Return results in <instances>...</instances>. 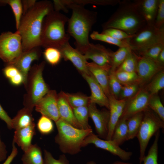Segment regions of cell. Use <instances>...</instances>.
Wrapping results in <instances>:
<instances>
[{
	"instance_id": "obj_1",
	"label": "cell",
	"mask_w": 164,
	"mask_h": 164,
	"mask_svg": "<svg viewBox=\"0 0 164 164\" xmlns=\"http://www.w3.org/2000/svg\"><path fill=\"white\" fill-rule=\"evenodd\" d=\"M54 10L50 1L36 2L34 6L23 15L18 31L22 38L23 51L40 46V37L45 18Z\"/></svg>"
},
{
	"instance_id": "obj_2",
	"label": "cell",
	"mask_w": 164,
	"mask_h": 164,
	"mask_svg": "<svg viewBox=\"0 0 164 164\" xmlns=\"http://www.w3.org/2000/svg\"><path fill=\"white\" fill-rule=\"evenodd\" d=\"M62 3L66 10L68 11L70 9L72 11L67 22V32L75 40L76 49L82 54L90 44L89 33L97 21V12L88 10L84 6Z\"/></svg>"
},
{
	"instance_id": "obj_3",
	"label": "cell",
	"mask_w": 164,
	"mask_h": 164,
	"mask_svg": "<svg viewBox=\"0 0 164 164\" xmlns=\"http://www.w3.org/2000/svg\"><path fill=\"white\" fill-rule=\"evenodd\" d=\"M118 4L116 11L101 25L102 30L115 28L133 36L146 24L133 1H121Z\"/></svg>"
},
{
	"instance_id": "obj_4",
	"label": "cell",
	"mask_w": 164,
	"mask_h": 164,
	"mask_svg": "<svg viewBox=\"0 0 164 164\" xmlns=\"http://www.w3.org/2000/svg\"><path fill=\"white\" fill-rule=\"evenodd\" d=\"M69 18L54 10L45 18L40 35V46L60 49L69 42L70 36L65 32V25Z\"/></svg>"
},
{
	"instance_id": "obj_5",
	"label": "cell",
	"mask_w": 164,
	"mask_h": 164,
	"mask_svg": "<svg viewBox=\"0 0 164 164\" xmlns=\"http://www.w3.org/2000/svg\"><path fill=\"white\" fill-rule=\"evenodd\" d=\"M55 122L57 133L55 137V141L61 152L71 155L80 152L83 142L87 136L93 132L92 128H78L60 118Z\"/></svg>"
},
{
	"instance_id": "obj_6",
	"label": "cell",
	"mask_w": 164,
	"mask_h": 164,
	"mask_svg": "<svg viewBox=\"0 0 164 164\" xmlns=\"http://www.w3.org/2000/svg\"><path fill=\"white\" fill-rule=\"evenodd\" d=\"M45 62L31 67L29 72L23 97L24 107L32 112L37 103L50 90L43 76Z\"/></svg>"
},
{
	"instance_id": "obj_7",
	"label": "cell",
	"mask_w": 164,
	"mask_h": 164,
	"mask_svg": "<svg viewBox=\"0 0 164 164\" xmlns=\"http://www.w3.org/2000/svg\"><path fill=\"white\" fill-rule=\"evenodd\" d=\"M164 128V121L150 108L143 111V117L137 135L139 144V164L145 156V152L150 139L160 129Z\"/></svg>"
},
{
	"instance_id": "obj_8",
	"label": "cell",
	"mask_w": 164,
	"mask_h": 164,
	"mask_svg": "<svg viewBox=\"0 0 164 164\" xmlns=\"http://www.w3.org/2000/svg\"><path fill=\"white\" fill-rule=\"evenodd\" d=\"M132 50H140L159 43H164V27L158 29L146 24L128 39Z\"/></svg>"
},
{
	"instance_id": "obj_9",
	"label": "cell",
	"mask_w": 164,
	"mask_h": 164,
	"mask_svg": "<svg viewBox=\"0 0 164 164\" xmlns=\"http://www.w3.org/2000/svg\"><path fill=\"white\" fill-rule=\"evenodd\" d=\"M23 52L21 37L18 31L0 35V58L6 64L16 60Z\"/></svg>"
},
{
	"instance_id": "obj_10",
	"label": "cell",
	"mask_w": 164,
	"mask_h": 164,
	"mask_svg": "<svg viewBox=\"0 0 164 164\" xmlns=\"http://www.w3.org/2000/svg\"><path fill=\"white\" fill-rule=\"evenodd\" d=\"M90 144H93L97 148L109 152L113 155L118 156L124 161L129 160L133 154L132 152L122 149L111 140H107L99 138L93 132L85 138L83 142L82 147H85Z\"/></svg>"
},
{
	"instance_id": "obj_11",
	"label": "cell",
	"mask_w": 164,
	"mask_h": 164,
	"mask_svg": "<svg viewBox=\"0 0 164 164\" xmlns=\"http://www.w3.org/2000/svg\"><path fill=\"white\" fill-rule=\"evenodd\" d=\"M150 96L146 89H139L134 96L126 99L124 110L120 118L127 120L134 114L147 110L149 108L148 102Z\"/></svg>"
},
{
	"instance_id": "obj_12",
	"label": "cell",
	"mask_w": 164,
	"mask_h": 164,
	"mask_svg": "<svg viewBox=\"0 0 164 164\" xmlns=\"http://www.w3.org/2000/svg\"><path fill=\"white\" fill-rule=\"evenodd\" d=\"M57 97L55 90H50L36 104L35 110L56 122L60 119Z\"/></svg>"
},
{
	"instance_id": "obj_13",
	"label": "cell",
	"mask_w": 164,
	"mask_h": 164,
	"mask_svg": "<svg viewBox=\"0 0 164 164\" xmlns=\"http://www.w3.org/2000/svg\"><path fill=\"white\" fill-rule=\"evenodd\" d=\"M88 107L89 116L94 123L97 135L101 138L106 139L108 131L109 111L106 109L100 110L94 103H89Z\"/></svg>"
},
{
	"instance_id": "obj_14",
	"label": "cell",
	"mask_w": 164,
	"mask_h": 164,
	"mask_svg": "<svg viewBox=\"0 0 164 164\" xmlns=\"http://www.w3.org/2000/svg\"><path fill=\"white\" fill-rule=\"evenodd\" d=\"M137 57L136 73L138 76L140 84L149 81L155 74L163 70L164 66L156 60L144 56H137Z\"/></svg>"
},
{
	"instance_id": "obj_15",
	"label": "cell",
	"mask_w": 164,
	"mask_h": 164,
	"mask_svg": "<svg viewBox=\"0 0 164 164\" xmlns=\"http://www.w3.org/2000/svg\"><path fill=\"white\" fill-rule=\"evenodd\" d=\"M111 52L102 45L90 43L82 54L87 60L91 59L95 64L110 70Z\"/></svg>"
},
{
	"instance_id": "obj_16",
	"label": "cell",
	"mask_w": 164,
	"mask_h": 164,
	"mask_svg": "<svg viewBox=\"0 0 164 164\" xmlns=\"http://www.w3.org/2000/svg\"><path fill=\"white\" fill-rule=\"evenodd\" d=\"M41 53L40 46L35 47L28 50L23 51L16 60L11 63L7 64L15 66L22 74L24 78L23 84L24 86L32 62L34 60H39Z\"/></svg>"
},
{
	"instance_id": "obj_17",
	"label": "cell",
	"mask_w": 164,
	"mask_h": 164,
	"mask_svg": "<svg viewBox=\"0 0 164 164\" xmlns=\"http://www.w3.org/2000/svg\"><path fill=\"white\" fill-rule=\"evenodd\" d=\"M62 58L65 60L70 61L81 74L89 73L87 66V60L84 55L68 42L59 49Z\"/></svg>"
},
{
	"instance_id": "obj_18",
	"label": "cell",
	"mask_w": 164,
	"mask_h": 164,
	"mask_svg": "<svg viewBox=\"0 0 164 164\" xmlns=\"http://www.w3.org/2000/svg\"><path fill=\"white\" fill-rule=\"evenodd\" d=\"M81 75L88 84L91 89V95L89 97V103L97 104L101 107H105L109 110L108 98L94 76L90 72L88 73Z\"/></svg>"
},
{
	"instance_id": "obj_19",
	"label": "cell",
	"mask_w": 164,
	"mask_h": 164,
	"mask_svg": "<svg viewBox=\"0 0 164 164\" xmlns=\"http://www.w3.org/2000/svg\"><path fill=\"white\" fill-rule=\"evenodd\" d=\"M136 8L146 24L154 26L158 7L159 0L133 1Z\"/></svg>"
},
{
	"instance_id": "obj_20",
	"label": "cell",
	"mask_w": 164,
	"mask_h": 164,
	"mask_svg": "<svg viewBox=\"0 0 164 164\" xmlns=\"http://www.w3.org/2000/svg\"><path fill=\"white\" fill-rule=\"evenodd\" d=\"M57 106L60 118L73 126L82 129L76 120L73 108L67 100L64 92L58 94Z\"/></svg>"
},
{
	"instance_id": "obj_21",
	"label": "cell",
	"mask_w": 164,
	"mask_h": 164,
	"mask_svg": "<svg viewBox=\"0 0 164 164\" xmlns=\"http://www.w3.org/2000/svg\"><path fill=\"white\" fill-rule=\"evenodd\" d=\"M35 127L34 122L27 127L15 130L13 142L20 147L24 152L32 144V140L36 134Z\"/></svg>"
},
{
	"instance_id": "obj_22",
	"label": "cell",
	"mask_w": 164,
	"mask_h": 164,
	"mask_svg": "<svg viewBox=\"0 0 164 164\" xmlns=\"http://www.w3.org/2000/svg\"><path fill=\"white\" fill-rule=\"evenodd\" d=\"M87 66L89 71L101 86L108 98L111 94L108 84L110 70L93 62H87Z\"/></svg>"
},
{
	"instance_id": "obj_23",
	"label": "cell",
	"mask_w": 164,
	"mask_h": 164,
	"mask_svg": "<svg viewBox=\"0 0 164 164\" xmlns=\"http://www.w3.org/2000/svg\"><path fill=\"white\" fill-rule=\"evenodd\" d=\"M32 112L24 107L12 119V128L16 130L27 127L34 122Z\"/></svg>"
},
{
	"instance_id": "obj_24",
	"label": "cell",
	"mask_w": 164,
	"mask_h": 164,
	"mask_svg": "<svg viewBox=\"0 0 164 164\" xmlns=\"http://www.w3.org/2000/svg\"><path fill=\"white\" fill-rule=\"evenodd\" d=\"M23 164H44L42 150L37 144H32L22 156Z\"/></svg>"
},
{
	"instance_id": "obj_25",
	"label": "cell",
	"mask_w": 164,
	"mask_h": 164,
	"mask_svg": "<svg viewBox=\"0 0 164 164\" xmlns=\"http://www.w3.org/2000/svg\"><path fill=\"white\" fill-rule=\"evenodd\" d=\"M128 133L127 120L120 118L115 125L111 140L120 146L128 141Z\"/></svg>"
},
{
	"instance_id": "obj_26",
	"label": "cell",
	"mask_w": 164,
	"mask_h": 164,
	"mask_svg": "<svg viewBox=\"0 0 164 164\" xmlns=\"http://www.w3.org/2000/svg\"><path fill=\"white\" fill-rule=\"evenodd\" d=\"M132 51L129 46L119 47L115 52L112 51L110 56L111 68L110 72H114Z\"/></svg>"
},
{
	"instance_id": "obj_27",
	"label": "cell",
	"mask_w": 164,
	"mask_h": 164,
	"mask_svg": "<svg viewBox=\"0 0 164 164\" xmlns=\"http://www.w3.org/2000/svg\"><path fill=\"white\" fill-rule=\"evenodd\" d=\"M143 117V111L137 113L127 120V140L136 137Z\"/></svg>"
},
{
	"instance_id": "obj_28",
	"label": "cell",
	"mask_w": 164,
	"mask_h": 164,
	"mask_svg": "<svg viewBox=\"0 0 164 164\" xmlns=\"http://www.w3.org/2000/svg\"><path fill=\"white\" fill-rule=\"evenodd\" d=\"M90 37L93 40L103 41L119 47L129 46L128 39L123 40L118 39L97 31H93Z\"/></svg>"
},
{
	"instance_id": "obj_29",
	"label": "cell",
	"mask_w": 164,
	"mask_h": 164,
	"mask_svg": "<svg viewBox=\"0 0 164 164\" xmlns=\"http://www.w3.org/2000/svg\"><path fill=\"white\" fill-rule=\"evenodd\" d=\"M88 106L73 108L75 118L82 129L91 128L88 123L89 116Z\"/></svg>"
},
{
	"instance_id": "obj_30",
	"label": "cell",
	"mask_w": 164,
	"mask_h": 164,
	"mask_svg": "<svg viewBox=\"0 0 164 164\" xmlns=\"http://www.w3.org/2000/svg\"><path fill=\"white\" fill-rule=\"evenodd\" d=\"M153 142L150 147L147 155H145L142 162V164H159L158 142L160 136V130L155 134Z\"/></svg>"
},
{
	"instance_id": "obj_31",
	"label": "cell",
	"mask_w": 164,
	"mask_h": 164,
	"mask_svg": "<svg viewBox=\"0 0 164 164\" xmlns=\"http://www.w3.org/2000/svg\"><path fill=\"white\" fill-rule=\"evenodd\" d=\"M109 101L110 119L108 131L105 140H111L115 125L120 118L114 106L111 94L108 97Z\"/></svg>"
},
{
	"instance_id": "obj_32",
	"label": "cell",
	"mask_w": 164,
	"mask_h": 164,
	"mask_svg": "<svg viewBox=\"0 0 164 164\" xmlns=\"http://www.w3.org/2000/svg\"><path fill=\"white\" fill-rule=\"evenodd\" d=\"M65 96L73 108L88 106L89 104V97L80 94H70L64 92Z\"/></svg>"
},
{
	"instance_id": "obj_33",
	"label": "cell",
	"mask_w": 164,
	"mask_h": 164,
	"mask_svg": "<svg viewBox=\"0 0 164 164\" xmlns=\"http://www.w3.org/2000/svg\"><path fill=\"white\" fill-rule=\"evenodd\" d=\"M137 65V55L132 50L123 62L115 71L136 72Z\"/></svg>"
},
{
	"instance_id": "obj_34",
	"label": "cell",
	"mask_w": 164,
	"mask_h": 164,
	"mask_svg": "<svg viewBox=\"0 0 164 164\" xmlns=\"http://www.w3.org/2000/svg\"><path fill=\"white\" fill-rule=\"evenodd\" d=\"M146 90L150 95L157 94L164 88V71L163 70L155 75Z\"/></svg>"
},
{
	"instance_id": "obj_35",
	"label": "cell",
	"mask_w": 164,
	"mask_h": 164,
	"mask_svg": "<svg viewBox=\"0 0 164 164\" xmlns=\"http://www.w3.org/2000/svg\"><path fill=\"white\" fill-rule=\"evenodd\" d=\"M11 7L15 17L16 26L18 29L22 15V1L20 0H0V4H7Z\"/></svg>"
},
{
	"instance_id": "obj_36",
	"label": "cell",
	"mask_w": 164,
	"mask_h": 164,
	"mask_svg": "<svg viewBox=\"0 0 164 164\" xmlns=\"http://www.w3.org/2000/svg\"><path fill=\"white\" fill-rule=\"evenodd\" d=\"M114 73L117 79L123 86L136 82L140 84L139 78L136 72L115 71Z\"/></svg>"
},
{
	"instance_id": "obj_37",
	"label": "cell",
	"mask_w": 164,
	"mask_h": 164,
	"mask_svg": "<svg viewBox=\"0 0 164 164\" xmlns=\"http://www.w3.org/2000/svg\"><path fill=\"white\" fill-rule=\"evenodd\" d=\"M164 49V43H159L144 49L134 52L137 53L140 56L156 60L159 53Z\"/></svg>"
},
{
	"instance_id": "obj_38",
	"label": "cell",
	"mask_w": 164,
	"mask_h": 164,
	"mask_svg": "<svg viewBox=\"0 0 164 164\" xmlns=\"http://www.w3.org/2000/svg\"><path fill=\"white\" fill-rule=\"evenodd\" d=\"M148 107L164 121V107L157 94L150 95Z\"/></svg>"
},
{
	"instance_id": "obj_39",
	"label": "cell",
	"mask_w": 164,
	"mask_h": 164,
	"mask_svg": "<svg viewBox=\"0 0 164 164\" xmlns=\"http://www.w3.org/2000/svg\"><path fill=\"white\" fill-rule=\"evenodd\" d=\"M52 120L48 117L42 115L36 125L37 128L41 134L47 135L53 131L54 126Z\"/></svg>"
},
{
	"instance_id": "obj_40",
	"label": "cell",
	"mask_w": 164,
	"mask_h": 164,
	"mask_svg": "<svg viewBox=\"0 0 164 164\" xmlns=\"http://www.w3.org/2000/svg\"><path fill=\"white\" fill-rule=\"evenodd\" d=\"M43 54L46 61L53 66L57 64L62 58L60 51L56 48L50 47L46 48Z\"/></svg>"
},
{
	"instance_id": "obj_41",
	"label": "cell",
	"mask_w": 164,
	"mask_h": 164,
	"mask_svg": "<svg viewBox=\"0 0 164 164\" xmlns=\"http://www.w3.org/2000/svg\"><path fill=\"white\" fill-rule=\"evenodd\" d=\"M138 83L123 85L118 99H128L134 96L139 91Z\"/></svg>"
},
{
	"instance_id": "obj_42",
	"label": "cell",
	"mask_w": 164,
	"mask_h": 164,
	"mask_svg": "<svg viewBox=\"0 0 164 164\" xmlns=\"http://www.w3.org/2000/svg\"><path fill=\"white\" fill-rule=\"evenodd\" d=\"M108 84L111 94L118 99L123 85L116 78L114 72H109Z\"/></svg>"
},
{
	"instance_id": "obj_43",
	"label": "cell",
	"mask_w": 164,
	"mask_h": 164,
	"mask_svg": "<svg viewBox=\"0 0 164 164\" xmlns=\"http://www.w3.org/2000/svg\"><path fill=\"white\" fill-rule=\"evenodd\" d=\"M44 164H70L64 154L60 155L58 159H55L51 153L46 149L44 150Z\"/></svg>"
},
{
	"instance_id": "obj_44",
	"label": "cell",
	"mask_w": 164,
	"mask_h": 164,
	"mask_svg": "<svg viewBox=\"0 0 164 164\" xmlns=\"http://www.w3.org/2000/svg\"><path fill=\"white\" fill-rule=\"evenodd\" d=\"M101 33L121 40L129 39L132 36L128 35L121 30L115 28L107 29L103 30Z\"/></svg>"
},
{
	"instance_id": "obj_45",
	"label": "cell",
	"mask_w": 164,
	"mask_h": 164,
	"mask_svg": "<svg viewBox=\"0 0 164 164\" xmlns=\"http://www.w3.org/2000/svg\"><path fill=\"white\" fill-rule=\"evenodd\" d=\"M154 26L158 29L164 27V0H159Z\"/></svg>"
},
{
	"instance_id": "obj_46",
	"label": "cell",
	"mask_w": 164,
	"mask_h": 164,
	"mask_svg": "<svg viewBox=\"0 0 164 164\" xmlns=\"http://www.w3.org/2000/svg\"><path fill=\"white\" fill-rule=\"evenodd\" d=\"M3 72L5 76L9 80L15 77L20 72L15 66L9 64H6L3 69Z\"/></svg>"
},
{
	"instance_id": "obj_47",
	"label": "cell",
	"mask_w": 164,
	"mask_h": 164,
	"mask_svg": "<svg viewBox=\"0 0 164 164\" xmlns=\"http://www.w3.org/2000/svg\"><path fill=\"white\" fill-rule=\"evenodd\" d=\"M0 119L3 121L7 125L8 128H12V119L0 104Z\"/></svg>"
},
{
	"instance_id": "obj_48",
	"label": "cell",
	"mask_w": 164,
	"mask_h": 164,
	"mask_svg": "<svg viewBox=\"0 0 164 164\" xmlns=\"http://www.w3.org/2000/svg\"><path fill=\"white\" fill-rule=\"evenodd\" d=\"M36 2L35 0H23L22 1L23 10L22 15L26 13L29 10L32 8Z\"/></svg>"
},
{
	"instance_id": "obj_49",
	"label": "cell",
	"mask_w": 164,
	"mask_h": 164,
	"mask_svg": "<svg viewBox=\"0 0 164 164\" xmlns=\"http://www.w3.org/2000/svg\"><path fill=\"white\" fill-rule=\"evenodd\" d=\"M18 153V149L15 146V143L12 142V149L11 153L2 164H11Z\"/></svg>"
},
{
	"instance_id": "obj_50",
	"label": "cell",
	"mask_w": 164,
	"mask_h": 164,
	"mask_svg": "<svg viewBox=\"0 0 164 164\" xmlns=\"http://www.w3.org/2000/svg\"><path fill=\"white\" fill-rule=\"evenodd\" d=\"M7 153L6 145L2 141L0 135V162L6 159Z\"/></svg>"
},
{
	"instance_id": "obj_51",
	"label": "cell",
	"mask_w": 164,
	"mask_h": 164,
	"mask_svg": "<svg viewBox=\"0 0 164 164\" xmlns=\"http://www.w3.org/2000/svg\"><path fill=\"white\" fill-rule=\"evenodd\" d=\"M156 61L160 65L164 66V49H163L159 53Z\"/></svg>"
},
{
	"instance_id": "obj_52",
	"label": "cell",
	"mask_w": 164,
	"mask_h": 164,
	"mask_svg": "<svg viewBox=\"0 0 164 164\" xmlns=\"http://www.w3.org/2000/svg\"><path fill=\"white\" fill-rule=\"evenodd\" d=\"M111 164H133V163L124 161H116Z\"/></svg>"
},
{
	"instance_id": "obj_53",
	"label": "cell",
	"mask_w": 164,
	"mask_h": 164,
	"mask_svg": "<svg viewBox=\"0 0 164 164\" xmlns=\"http://www.w3.org/2000/svg\"><path fill=\"white\" fill-rule=\"evenodd\" d=\"M86 164H97L96 163L93 161H91L87 162Z\"/></svg>"
}]
</instances>
